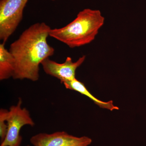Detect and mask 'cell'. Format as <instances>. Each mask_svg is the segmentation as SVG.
Listing matches in <instances>:
<instances>
[{
    "label": "cell",
    "instance_id": "7a4b0ae2",
    "mask_svg": "<svg viewBox=\"0 0 146 146\" xmlns=\"http://www.w3.org/2000/svg\"><path fill=\"white\" fill-rule=\"evenodd\" d=\"M105 18L100 11L85 9L67 25L51 29L49 36L74 48L90 44L96 38L104 24Z\"/></svg>",
    "mask_w": 146,
    "mask_h": 146
},
{
    "label": "cell",
    "instance_id": "6da1fadb",
    "mask_svg": "<svg viewBox=\"0 0 146 146\" xmlns=\"http://www.w3.org/2000/svg\"><path fill=\"white\" fill-rule=\"evenodd\" d=\"M50 27L45 23L32 25L10 45L9 51L15 60L14 79L37 81L39 65L54 53L48 44Z\"/></svg>",
    "mask_w": 146,
    "mask_h": 146
},
{
    "label": "cell",
    "instance_id": "3957f363",
    "mask_svg": "<svg viewBox=\"0 0 146 146\" xmlns=\"http://www.w3.org/2000/svg\"><path fill=\"white\" fill-rule=\"evenodd\" d=\"M29 0H0V39L5 43L21 23Z\"/></svg>",
    "mask_w": 146,
    "mask_h": 146
},
{
    "label": "cell",
    "instance_id": "8fae6325",
    "mask_svg": "<svg viewBox=\"0 0 146 146\" xmlns=\"http://www.w3.org/2000/svg\"><path fill=\"white\" fill-rule=\"evenodd\" d=\"M30 146L29 145H27V146Z\"/></svg>",
    "mask_w": 146,
    "mask_h": 146
},
{
    "label": "cell",
    "instance_id": "9c48e42d",
    "mask_svg": "<svg viewBox=\"0 0 146 146\" xmlns=\"http://www.w3.org/2000/svg\"><path fill=\"white\" fill-rule=\"evenodd\" d=\"M9 110L3 108L0 110V137L1 143L4 140L8 129L7 119Z\"/></svg>",
    "mask_w": 146,
    "mask_h": 146
},
{
    "label": "cell",
    "instance_id": "52a82bcc",
    "mask_svg": "<svg viewBox=\"0 0 146 146\" xmlns=\"http://www.w3.org/2000/svg\"><path fill=\"white\" fill-rule=\"evenodd\" d=\"M63 84L66 89L77 91L80 94L87 96L101 108L109 110L110 111H113L115 110H117L119 109L117 106H115L113 104V102L112 100L105 102L102 101L97 99L89 92L84 85V84L76 78L71 81L65 82Z\"/></svg>",
    "mask_w": 146,
    "mask_h": 146
},
{
    "label": "cell",
    "instance_id": "8992f818",
    "mask_svg": "<svg viewBox=\"0 0 146 146\" xmlns=\"http://www.w3.org/2000/svg\"><path fill=\"white\" fill-rule=\"evenodd\" d=\"M85 58L86 56H82L77 61L73 62L72 58L67 57L64 63H59L48 58L43 60L41 65L47 74L58 79L63 84L76 78V71L84 63Z\"/></svg>",
    "mask_w": 146,
    "mask_h": 146
},
{
    "label": "cell",
    "instance_id": "277c9868",
    "mask_svg": "<svg viewBox=\"0 0 146 146\" xmlns=\"http://www.w3.org/2000/svg\"><path fill=\"white\" fill-rule=\"evenodd\" d=\"M22 100L19 98L17 104L11 106L7 121L8 129L4 140L0 146H21L22 141L20 135L21 128L26 125L33 126L35 123L29 110L22 107Z\"/></svg>",
    "mask_w": 146,
    "mask_h": 146
},
{
    "label": "cell",
    "instance_id": "30bf717a",
    "mask_svg": "<svg viewBox=\"0 0 146 146\" xmlns=\"http://www.w3.org/2000/svg\"><path fill=\"white\" fill-rule=\"evenodd\" d=\"M51 1H55V0H51Z\"/></svg>",
    "mask_w": 146,
    "mask_h": 146
},
{
    "label": "cell",
    "instance_id": "5b68a950",
    "mask_svg": "<svg viewBox=\"0 0 146 146\" xmlns=\"http://www.w3.org/2000/svg\"><path fill=\"white\" fill-rule=\"evenodd\" d=\"M30 141L33 146H88L92 142L87 136L76 137L64 131L38 133Z\"/></svg>",
    "mask_w": 146,
    "mask_h": 146
},
{
    "label": "cell",
    "instance_id": "ba28073f",
    "mask_svg": "<svg viewBox=\"0 0 146 146\" xmlns=\"http://www.w3.org/2000/svg\"><path fill=\"white\" fill-rule=\"evenodd\" d=\"M5 44H0V80L13 78L15 71V60L12 54L5 47Z\"/></svg>",
    "mask_w": 146,
    "mask_h": 146
}]
</instances>
